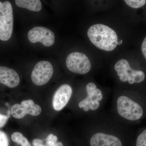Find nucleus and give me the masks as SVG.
<instances>
[{
  "instance_id": "obj_1",
  "label": "nucleus",
  "mask_w": 146,
  "mask_h": 146,
  "mask_svg": "<svg viewBox=\"0 0 146 146\" xmlns=\"http://www.w3.org/2000/svg\"><path fill=\"white\" fill-rule=\"evenodd\" d=\"M87 35L91 42L101 50L111 51L117 45L116 32L106 25L98 24L92 26L88 29Z\"/></svg>"
},
{
  "instance_id": "obj_2",
  "label": "nucleus",
  "mask_w": 146,
  "mask_h": 146,
  "mask_svg": "<svg viewBox=\"0 0 146 146\" xmlns=\"http://www.w3.org/2000/svg\"><path fill=\"white\" fill-rule=\"evenodd\" d=\"M13 8L9 2L0 1V40L8 41L13 33Z\"/></svg>"
},
{
  "instance_id": "obj_3",
  "label": "nucleus",
  "mask_w": 146,
  "mask_h": 146,
  "mask_svg": "<svg viewBox=\"0 0 146 146\" xmlns=\"http://www.w3.org/2000/svg\"><path fill=\"white\" fill-rule=\"evenodd\" d=\"M117 110L121 117L130 121L139 119L143 114V108L140 105L125 96L118 98Z\"/></svg>"
},
{
  "instance_id": "obj_4",
  "label": "nucleus",
  "mask_w": 146,
  "mask_h": 146,
  "mask_svg": "<svg viewBox=\"0 0 146 146\" xmlns=\"http://www.w3.org/2000/svg\"><path fill=\"white\" fill-rule=\"evenodd\" d=\"M66 66L69 70L76 74H84L91 69V64L88 57L84 54L74 52L68 56Z\"/></svg>"
},
{
  "instance_id": "obj_5",
  "label": "nucleus",
  "mask_w": 146,
  "mask_h": 146,
  "mask_svg": "<svg viewBox=\"0 0 146 146\" xmlns=\"http://www.w3.org/2000/svg\"><path fill=\"white\" fill-rule=\"evenodd\" d=\"M53 72L51 63L46 60L40 61L35 65L32 72V81L37 86L44 85L49 81Z\"/></svg>"
},
{
  "instance_id": "obj_6",
  "label": "nucleus",
  "mask_w": 146,
  "mask_h": 146,
  "mask_svg": "<svg viewBox=\"0 0 146 146\" xmlns=\"http://www.w3.org/2000/svg\"><path fill=\"white\" fill-rule=\"evenodd\" d=\"M28 37L32 43L41 42L46 47H50L55 42L54 33L51 30L42 27H36L29 31Z\"/></svg>"
},
{
  "instance_id": "obj_7",
  "label": "nucleus",
  "mask_w": 146,
  "mask_h": 146,
  "mask_svg": "<svg viewBox=\"0 0 146 146\" xmlns=\"http://www.w3.org/2000/svg\"><path fill=\"white\" fill-rule=\"evenodd\" d=\"M42 108L38 105L35 104L31 100H25L21 104L13 105L11 110V113L13 117L17 119L23 118L27 114L36 116L40 115Z\"/></svg>"
},
{
  "instance_id": "obj_8",
  "label": "nucleus",
  "mask_w": 146,
  "mask_h": 146,
  "mask_svg": "<svg viewBox=\"0 0 146 146\" xmlns=\"http://www.w3.org/2000/svg\"><path fill=\"white\" fill-rule=\"evenodd\" d=\"M72 94V89L70 85L64 84L56 90L54 95L52 106L56 111L62 110L68 104Z\"/></svg>"
},
{
  "instance_id": "obj_9",
  "label": "nucleus",
  "mask_w": 146,
  "mask_h": 146,
  "mask_svg": "<svg viewBox=\"0 0 146 146\" xmlns=\"http://www.w3.org/2000/svg\"><path fill=\"white\" fill-rule=\"evenodd\" d=\"M90 143L91 146H122L121 142L117 137L103 133L93 135Z\"/></svg>"
},
{
  "instance_id": "obj_10",
  "label": "nucleus",
  "mask_w": 146,
  "mask_h": 146,
  "mask_svg": "<svg viewBox=\"0 0 146 146\" xmlns=\"http://www.w3.org/2000/svg\"><path fill=\"white\" fill-rule=\"evenodd\" d=\"M20 82V77L16 71L4 66H0V83L13 88L18 86Z\"/></svg>"
},
{
  "instance_id": "obj_11",
  "label": "nucleus",
  "mask_w": 146,
  "mask_h": 146,
  "mask_svg": "<svg viewBox=\"0 0 146 146\" xmlns=\"http://www.w3.org/2000/svg\"><path fill=\"white\" fill-rule=\"evenodd\" d=\"M15 3L18 7L35 12L40 11L42 7V3L39 0H16Z\"/></svg>"
},
{
  "instance_id": "obj_12",
  "label": "nucleus",
  "mask_w": 146,
  "mask_h": 146,
  "mask_svg": "<svg viewBox=\"0 0 146 146\" xmlns=\"http://www.w3.org/2000/svg\"><path fill=\"white\" fill-rule=\"evenodd\" d=\"M57 137L53 134H50L44 140L35 139L33 141V146H54L57 143Z\"/></svg>"
},
{
  "instance_id": "obj_13",
  "label": "nucleus",
  "mask_w": 146,
  "mask_h": 146,
  "mask_svg": "<svg viewBox=\"0 0 146 146\" xmlns=\"http://www.w3.org/2000/svg\"><path fill=\"white\" fill-rule=\"evenodd\" d=\"M145 78V74L143 71L136 70L131 68L129 72L127 81L130 84H133L134 82L140 83L143 81Z\"/></svg>"
},
{
  "instance_id": "obj_14",
  "label": "nucleus",
  "mask_w": 146,
  "mask_h": 146,
  "mask_svg": "<svg viewBox=\"0 0 146 146\" xmlns=\"http://www.w3.org/2000/svg\"><path fill=\"white\" fill-rule=\"evenodd\" d=\"M11 138L13 142L20 144L21 146H31L27 138L20 132H14L11 135Z\"/></svg>"
},
{
  "instance_id": "obj_15",
  "label": "nucleus",
  "mask_w": 146,
  "mask_h": 146,
  "mask_svg": "<svg viewBox=\"0 0 146 146\" xmlns=\"http://www.w3.org/2000/svg\"><path fill=\"white\" fill-rule=\"evenodd\" d=\"M131 69L127 60L124 59L119 60L115 65V70L117 73L128 72Z\"/></svg>"
},
{
  "instance_id": "obj_16",
  "label": "nucleus",
  "mask_w": 146,
  "mask_h": 146,
  "mask_svg": "<svg viewBox=\"0 0 146 146\" xmlns=\"http://www.w3.org/2000/svg\"><path fill=\"white\" fill-rule=\"evenodd\" d=\"M90 102L92 101H101L103 98V94L101 91L100 89H97L91 94L88 95L86 98Z\"/></svg>"
},
{
  "instance_id": "obj_17",
  "label": "nucleus",
  "mask_w": 146,
  "mask_h": 146,
  "mask_svg": "<svg viewBox=\"0 0 146 146\" xmlns=\"http://www.w3.org/2000/svg\"><path fill=\"white\" fill-rule=\"evenodd\" d=\"M126 3L133 8H139L143 6L146 3L145 0H125Z\"/></svg>"
},
{
  "instance_id": "obj_18",
  "label": "nucleus",
  "mask_w": 146,
  "mask_h": 146,
  "mask_svg": "<svg viewBox=\"0 0 146 146\" xmlns=\"http://www.w3.org/2000/svg\"><path fill=\"white\" fill-rule=\"evenodd\" d=\"M136 146H146V129L138 136Z\"/></svg>"
},
{
  "instance_id": "obj_19",
  "label": "nucleus",
  "mask_w": 146,
  "mask_h": 146,
  "mask_svg": "<svg viewBox=\"0 0 146 146\" xmlns=\"http://www.w3.org/2000/svg\"><path fill=\"white\" fill-rule=\"evenodd\" d=\"M0 146H9L8 137L7 134L2 131H0Z\"/></svg>"
},
{
  "instance_id": "obj_20",
  "label": "nucleus",
  "mask_w": 146,
  "mask_h": 146,
  "mask_svg": "<svg viewBox=\"0 0 146 146\" xmlns=\"http://www.w3.org/2000/svg\"><path fill=\"white\" fill-rule=\"evenodd\" d=\"M97 89L96 85L93 82H90L86 86V90L88 95L91 94Z\"/></svg>"
},
{
  "instance_id": "obj_21",
  "label": "nucleus",
  "mask_w": 146,
  "mask_h": 146,
  "mask_svg": "<svg viewBox=\"0 0 146 146\" xmlns=\"http://www.w3.org/2000/svg\"><path fill=\"white\" fill-rule=\"evenodd\" d=\"M9 115L7 116L2 115L0 113V128L3 127L7 122Z\"/></svg>"
},
{
  "instance_id": "obj_22",
  "label": "nucleus",
  "mask_w": 146,
  "mask_h": 146,
  "mask_svg": "<svg viewBox=\"0 0 146 146\" xmlns=\"http://www.w3.org/2000/svg\"><path fill=\"white\" fill-rule=\"evenodd\" d=\"M100 106L99 102L97 101H92L89 104V106L90 109L92 110H95L98 109Z\"/></svg>"
},
{
  "instance_id": "obj_23",
  "label": "nucleus",
  "mask_w": 146,
  "mask_h": 146,
  "mask_svg": "<svg viewBox=\"0 0 146 146\" xmlns=\"http://www.w3.org/2000/svg\"><path fill=\"white\" fill-rule=\"evenodd\" d=\"M141 48H142L143 54L146 59V37L145 38L143 42L142 43Z\"/></svg>"
},
{
  "instance_id": "obj_24",
  "label": "nucleus",
  "mask_w": 146,
  "mask_h": 146,
  "mask_svg": "<svg viewBox=\"0 0 146 146\" xmlns=\"http://www.w3.org/2000/svg\"><path fill=\"white\" fill-rule=\"evenodd\" d=\"M54 146H63V144L61 142H57L55 144Z\"/></svg>"
},
{
  "instance_id": "obj_25",
  "label": "nucleus",
  "mask_w": 146,
  "mask_h": 146,
  "mask_svg": "<svg viewBox=\"0 0 146 146\" xmlns=\"http://www.w3.org/2000/svg\"><path fill=\"white\" fill-rule=\"evenodd\" d=\"M123 40L122 39H121V40H119V41H118L117 42V45H121L122 43Z\"/></svg>"
}]
</instances>
